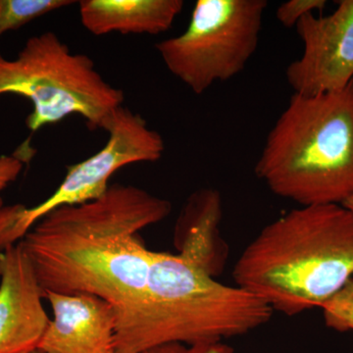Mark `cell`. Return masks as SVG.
Instances as JSON below:
<instances>
[{"label":"cell","mask_w":353,"mask_h":353,"mask_svg":"<svg viewBox=\"0 0 353 353\" xmlns=\"http://www.w3.org/2000/svg\"><path fill=\"white\" fill-rule=\"evenodd\" d=\"M171 211L167 199L113 183L99 199L48 213L20 243L43 292L99 297L118 322L141 303L154 255L139 233Z\"/></svg>","instance_id":"obj_1"},{"label":"cell","mask_w":353,"mask_h":353,"mask_svg":"<svg viewBox=\"0 0 353 353\" xmlns=\"http://www.w3.org/2000/svg\"><path fill=\"white\" fill-rule=\"evenodd\" d=\"M236 285L288 316L320 307L353 277V215L299 206L266 225L234 265Z\"/></svg>","instance_id":"obj_2"},{"label":"cell","mask_w":353,"mask_h":353,"mask_svg":"<svg viewBox=\"0 0 353 353\" xmlns=\"http://www.w3.org/2000/svg\"><path fill=\"white\" fill-rule=\"evenodd\" d=\"M273 313L263 299L238 285L221 284L181 255L154 252L141 303L116 322L114 352L219 343L263 326Z\"/></svg>","instance_id":"obj_3"},{"label":"cell","mask_w":353,"mask_h":353,"mask_svg":"<svg viewBox=\"0 0 353 353\" xmlns=\"http://www.w3.org/2000/svg\"><path fill=\"white\" fill-rule=\"evenodd\" d=\"M257 178L299 206L343 204L353 196V80L343 90L294 94L269 132Z\"/></svg>","instance_id":"obj_4"},{"label":"cell","mask_w":353,"mask_h":353,"mask_svg":"<svg viewBox=\"0 0 353 353\" xmlns=\"http://www.w3.org/2000/svg\"><path fill=\"white\" fill-rule=\"evenodd\" d=\"M29 99L27 127L37 132L71 115L87 121L90 129L105 131L114 112L123 106L124 92L111 85L94 60L72 53L55 32L28 39L14 59L0 54V95Z\"/></svg>","instance_id":"obj_5"},{"label":"cell","mask_w":353,"mask_h":353,"mask_svg":"<svg viewBox=\"0 0 353 353\" xmlns=\"http://www.w3.org/2000/svg\"><path fill=\"white\" fill-rule=\"evenodd\" d=\"M266 0H199L187 30L155 48L169 72L202 94L239 75L259 43Z\"/></svg>","instance_id":"obj_6"},{"label":"cell","mask_w":353,"mask_h":353,"mask_svg":"<svg viewBox=\"0 0 353 353\" xmlns=\"http://www.w3.org/2000/svg\"><path fill=\"white\" fill-rule=\"evenodd\" d=\"M108 141L99 152L72 165L63 182L46 201L32 208L0 205V252L24 239L39 220L64 206L79 205L105 194L109 180L127 165L157 162L164 154L163 138L145 118L121 106L108 127Z\"/></svg>","instance_id":"obj_7"},{"label":"cell","mask_w":353,"mask_h":353,"mask_svg":"<svg viewBox=\"0 0 353 353\" xmlns=\"http://www.w3.org/2000/svg\"><path fill=\"white\" fill-rule=\"evenodd\" d=\"M338 3L330 15L308 14L296 26L303 50L285 71L294 94L338 92L353 80V0Z\"/></svg>","instance_id":"obj_8"},{"label":"cell","mask_w":353,"mask_h":353,"mask_svg":"<svg viewBox=\"0 0 353 353\" xmlns=\"http://www.w3.org/2000/svg\"><path fill=\"white\" fill-rule=\"evenodd\" d=\"M44 292L20 243L0 252V353L38 348L50 319Z\"/></svg>","instance_id":"obj_9"},{"label":"cell","mask_w":353,"mask_h":353,"mask_svg":"<svg viewBox=\"0 0 353 353\" xmlns=\"http://www.w3.org/2000/svg\"><path fill=\"white\" fill-rule=\"evenodd\" d=\"M53 319L38 345L44 353H115L113 306L90 294L46 292Z\"/></svg>","instance_id":"obj_10"},{"label":"cell","mask_w":353,"mask_h":353,"mask_svg":"<svg viewBox=\"0 0 353 353\" xmlns=\"http://www.w3.org/2000/svg\"><path fill=\"white\" fill-rule=\"evenodd\" d=\"M222 216L220 192L202 189L190 194L176 224L178 254L213 277L221 273L227 257V248L219 231Z\"/></svg>","instance_id":"obj_11"},{"label":"cell","mask_w":353,"mask_h":353,"mask_svg":"<svg viewBox=\"0 0 353 353\" xmlns=\"http://www.w3.org/2000/svg\"><path fill=\"white\" fill-rule=\"evenodd\" d=\"M81 22L94 36L159 34L182 12V0H82Z\"/></svg>","instance_id":"obj_12"},{"label":"cell","mask_w":353,"mask_h":353,"mask_svg":"<svg viewBox=\"0 0 353 353\" xmlns=\"http://www.w3.org/2000/svg\"><path fill=\"white\" fill-rule=\"evenodd\" d=\"M75 3L72 0H0V38L6 32Z\"/></svg>","instance_id":"obj_13"},{"label":"cell","mask_w":353,"mask_h":353,"mask_svg":"<svg viewBox=\"0 0 353 353\" xmlns=\"http://www.w3.org/2000/svg\"><path fill=\"white\" fill-rule=\"evenodd\" d=\"M325 324L338 332L353 331V277L328 301L323 303Z\"/></svg>","instance_id":"obj_14"},{"label":"cell","mask_w":353,"mask_h":353,"mask_svg":"<svg viewBox=\"0 0 353 353\" xmlns=\"http://www.w3.org/2000/svg\"><path fill=\"white\" fill-rule=\"evenodd\" d=\"M32 157L31 146L26 141L15 152L10 155H0V194L15 182L24 168V165ZM0 199V205H1Z\"/></svg>","instance_id":"obj_15"},{"label":"cell","mask_w":353,"mask_h":353,"mask_svg":"<svg viewBox=\"0 0 353 353\" xmlns=\"http://www.w3.org/2000/svg\"><path fill=\"white\" fill-rule=\"evenodd\" d=\"M326 3L325 0H289L278 7L276 17L285 28H296L303 17L322 10Z\"/></svg>","instance_id":"obj_16"},{"label":"cell","mask_w":353,"mask_h":353,"mask_svg":"<svg viewBox=\"0 0 353 353\" xmlns=\"http://www.w3.org/2000/svg\"><path fill=\"white\" fill-rule=\"evenodd\" d=\"M188 353H234V350L233 348L224 345L222 341H219V343L189 347Z\"/></svg>","instance_id":"obj_17"},{"label":"cell","mask_w":353,"mask_h":353,"mask_svg":"<svg viewBox=\"0 0 353 353\" xmlns=\"http://www.w3.org/2000/svg\"><path fill=\"white\" fill-rule=\"evenodd\" d=\"M145 353H188V348L181 343H170L153 348Z\"/></svg>","instance_id":"obj_18"},{"label":"cell","mask_w":353,"mask_h":353,"mask_svg":"<svg viewBox=\"0 0 353 353\" xmlns=\"http://www.w3.org/2000/svg\"><path fill=\"white\" fill-rule=\"evenodd\" d=\"M341 205H343L345 206V208H347L348 210H350L353 215V196H350V199H347V201L343 202V203L341 204Z\"/></svg>","instance_id":"obj_19"},{"label":"cell","mask_w":353,"mask_h":353,"mask_svg":"<svg viewBox=\"0 0 353 353\" xmlns=\"http://www.w3.org/2000/svg\"><path fill=\"white\" fill-rule=\"evenodd\" d=\"M29 353H44V352H41V350H38V348H36V350H32V352H30Z\"/></svg>","instance_id":"obj_20"},{"label":"cell","mask_w":353,"mask_h":353,"mask_svg":"<svg viewBox=\"0 0 353 353\" xmlns=\"http://www.w3.org/2000/svg\"><path fill=\"white\" fill-rule=\"evenodd\" d=\"M24 353H29V352H24Z\"/></svg>","instance_id":"obj_21"}]
</instances>
